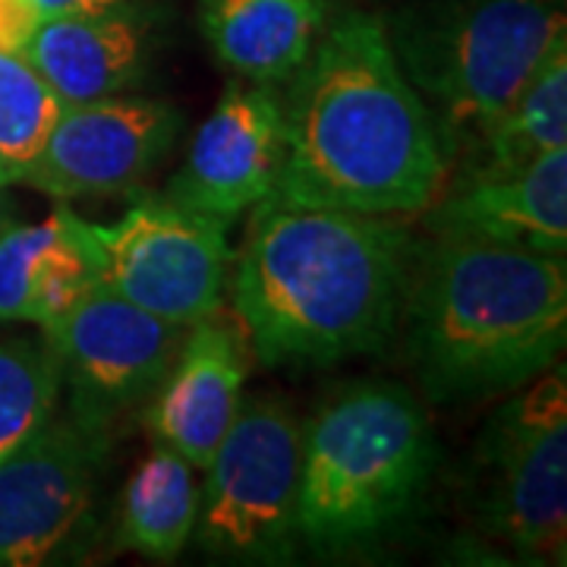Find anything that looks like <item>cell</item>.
Returning <instances> with one entry per match:
<instances>
[{
    "label": "cell",
    "instance_id": "cell-16",
    "mask_svg": "<svg viewBox=\"0 0 567 567\" xmlns=\"http://www.w3.org/2000/svg\"><path fill=\"white\" fill-rule=\"evenodd\" d=\"M95 284L85 227L66 205L41 221L13 218L0 230V324L48 328Z\"/></svg>",
    "mask_w": 567,
    "mask_h": 567
},
{
    "label": "cell",
    "instance_id": "cell-22",
    "mask_svg": "<svg viewBox=\"0 0 567 567\" xmlns=\"http://www.w3.org/2000/svg\"><path fill=\"white\" fill-rule=\"evenodd\" d=\"M35 0H0V51L22 54L41 25Z\"/></svg>",
    "mask_w": 567,
    "mask_h": 567
},
{
    "label": "cell",
    "instance_id": "cell-9",
    "mask_svg": "<svg viewBox=\"0 0 567 567\" xmlns=\"http://www.w3.org/2000/svg\"><path fill=\"white\" fill-rule=\"evenodd\" d=\"M44 331L61 357L66 413L107 435L155 394L186 334L99 284Z\"/></svg>",
    "mask_w": 567,
    "mask_h": 567
},
{
    "label": "cell",
    "instance_id": "cell-25",
    "mask_svg": "<svg viewBox=\"0 0 567 567\" xmlns=\"http://www.w3.org/2000/svg\"><path fill=\"white\" fill-rule=\"evenodd\" d=\"M10 183H22L20 171L13 167V164L7 162L3 155H0V186H10Z\"/></svg>",
    "mask_w": 567,
    "mask_h": 567
},
{
    "label": "cell",
    "instance_id": "cell-13",
    "mask_svg": "<svg viewBox=\"0 0 567 567\" xmlns=\"http://www.w3.org/2000/svg\"><path fill=\"white\" fill-rule=\"evenodd\" d=\"M246 375L249 344L240 328L218 316L189 324L162 385L140 406L142 429L203 470L240 413Z\"/></svg>",
    "mask_w": 567,
    "mask_h": 567
},
{
    "label": "cell",
    "instance_id": "cell-19",
    "mask_svg": "<svg viewBox=\"0 0 567 567\" xmlns=\"http://www.w3.org/2000/svg\"><path fill=\"white\" fill-rule=\"evenodd\" d=\"M567 148V39L536 66L520 95L451 171H511Z\"/></svg>",
    "mask_w": 567,
    "mask_h": 567
},
{
    "label": "cell",
    "instance_id": "cell-20",
    "mask_svg": "<svg viewBox=\"0 0 567 567\" xmlns=\"http://www.w3.org/2000/svg\"><path fill=\"white\" fill-rule=\"evenodd\" d=\"M61 394V357L44 328L0 334V461L58 413Z\"/></svg>",
    "mask_w": 567,
    "mask_h": 567
},
{
    "label": "cell",
    "instance_id": "cell-2",
    "mask_svg": "<svg viewBox=\"0 0 567 567\" xmlns=\"http://www.w3.org/2000/svg\"><path fill=\"white\" fill-rule=\"evenodd\" d=\"M416 240L398 218L262 199L252 208L234 309L265 365H334L398 334Z\"/></svg>",
    "mask_w": 567,
    "mask_h": 567
},
{
    "label": "cell",
    "instance_id": "cell-23",
    "mask_svg": "<svg viewBox=\"0 0 567 567\" xmlns=\"http://www.w3.org/2000/svg\"><path fill=\"white\" fill-rule=\"evenodd\" d=\"M117 3L126 0H35L39 13L44 20H54V17H82V13H102L111 10Z\"/></svg>",
    "mask_w": 567,
    "mask_h": 567
},
{
    "label": "cell",
    "instance_id": "cell-18",
    "mask_svg": "<svg viewBox=\"0 0 567 567\" xmlns=\"http://www.w3.org/2000/svg\"><path fill=\"white\" fill-rule=\"evenodd\" d=\"M199 514L196 466L155 445L130 473L121 495L114 546L148 561L181 558Z\"/></svg>",
    "mask_w": 567,
    "mask_h": 567
},
{
    "label": "cell",
    "instance_id": "cell-6",
    "mask_svg": "<svg viewBox=\"0 0 567 567\" xmlns=\"http://www.w3.org/2000/svg\"><path fill=\"white\" fill-rule=\"evenodd\" d=\"M473 445L466 505L492 543L529 565L567 555V379L558 360L517 388Z\"/></svg>",
    "mask_w": 567,
    "mask_h": 567
},
{
    "label": "cell",
    "instance_id": "cell-10",
    "mask_svg": "<svg viewBox=\"0 0 567 567\" xmlns=\"http://www.w3.org/2000/svg\"><path fill=\"white\" fill-rule=\"evenodd\" d=\"M107 439L54 413L0 461V567L48 565L80 539Z\"/></svg>",
    "mask_w": 567,
    "mask_h": 567
},
{
    "label": "cell",
    "instance_id": "cell-4",
    "mask_svg": "<svg viewBox=\"0 0 567 567\" xmlns=\"http://www.w3.org/2000/svg\"><path fill=\"white\" fill-rule=\"evenodd\" d=\"M435 470L423 404L391 382H357L324 401L300 432L297 548L357 561L394 539Z\"/></svg>",
    "mask_w": 567,
    "mask_h": 567
},
{
    "label": "cell",
    "instance_id": "cell-17",
    "mask_svg": "<svg viewBox=\"0 0 567 567\" xmlns=\"http://www.w3.org/2000/svg\"><path fill=\"white\" fill-rule=\"evenodd\" d=\"M324 20V0H199L208 48L256 85L281 89L303 66Z\"/></svg>",
    "mask_w": 567,
    "mask_h": 567
},
{
    "label": "cell",
    "instance_id": "cell-1",
    "mask_svg": "<svg viewBox=\"0 0 567 567\" xmlns=\"http://www.w3.org/2000/svg\"><path fill=\"white\" fill-rule=\"evenodd\" d=\"M284 85V158L268 199L401 218L439 196L447 174L439 133L379 13L324 20Z\"/></svg>",
    "mask_w": 567,
    "mask_h": 567
},
{
    "label": "cell",
    "instance_id": "cell-7",
    "mask_svg": "<svg viewBox=\"0 0 567 567\" xmlns=\"http://www.w3.org/2000/svg\"><path fill=\"white\" fill-rule=\"evenodd\" d=\"M300 432L290 404L259 391L240 404L203 466L193 539L224 565H287L297 548Z\"/></svg>",
    "mask_w": 567,
    "mask_h": 567
},
{
    "label": "cell",
    "instance_id": "cell-3",
    "mask_svg": "<svg viewBox=\"0 0 567 567\" xmlns=\"http://www.w3.org/2000/svg\"><path fill=\"white\" fill-rule=\"evenodd\" d=\"M398 328L425 398L447 404L517 391L565 353V256L432 234V244H416Z\"/></svg>",
    "mask_w": 567,
    "mask_h": 567
},
{
    "label": "cell",
    "instance_id": "cell-15",
    "mask_svg": "<svg viewBox=\"0 0 567 567\" xmlns=\"http://www.w3.org/2000/svg\"><path fill=\"white\" fill-rule=\"evenodd\" d=\"M164 20L162 7L148 0H126L102 13L54 17L41 20L22 54L63 104L114 99L145 80Z\"/></svg>",
    "mask_w": 567,
    "mask_h": 567
},
{
    "label": "cell",
    "instance_id": "cell-11",
    "mask_svg": "<svg viewBox=\"0 0 567 567\" xmlns=\"http://www.w3.org/2000/svg\"><path fill=\"white\" fill-rule=\"evenodd\" d=\"M183 114L142 95L63 104L22 183L61 203L133 193L171 155Z\"/></svg>",
    "mask_w": 567,
    "mask_h": 567
},
{
    "label": "cell",
    "instance_id": "cell-14",
    "mask_svg": "<svg viewBox=\"0 0 567 567\" xmlns=\"http://www.w3.org/2000/svg\"><path fill=\"white\" fill-rule=\"evenodd\" d=\"M429 234L567 252V148L511 171H451L429 203Z\"/></svg>",
    "mask_w": 567,
    "mask_h": 567
},
{
    "label": "cell",
    "instance_id": "cell-12",
    "mask_svg": "<svg viewBox=\"0 0 567 567\" xmlns=\"http://www.w3.org/2000/svg\"><path fill=\"white\" fill-rule=\"evenodd\" d=\"M284 158L278 85L230 82L196 130L186 162L167 183V203L215 218L224 227L271 196Z\"/></svg>",
    "mask_w": 567,
    "mask_h": 567
},
{
    "label": "cell",
    "instance_id": "cell-21",
    "mask_svg": "<svg viewBox=\"0 0 567 567\" xmlns=\"http://www.w3.org/2000/svg\"><path fill=\"white\" fill-rule=\"evenodd\" d=\"M61 111V95L25 54L0 51V155L20 171V177L39 158Z\"/></svg>",
    "mask_w": 567,
    "mask_h": 567
},
{
    "label": "cell",
    "instance_id": "cell-24",
    "mask_svg": "<svg viewBox=\"0 0 567 567\" xmlns=\"http://www.w3.org/2000/svg\"><path fill=\"white\" fill-rule=\"evenodd\" d=\"M13 215H17V205H13V199H10L7 186H0V230L13 221Z\"/></svg>",
    "mask_w": 567,
    "mask_h": 567
},
{
    "label": "cell",
    "instance_id": "cell-8",
    "mask_svg": "<svg viewBox=\"0 0 567 567\" xmlns=\"http://www.w3.org/2000/svg\"><path fill=\"white\" fill-rule=\"evenodd\" d=\"M82 227L99 287L183 328L221 312L230 259L221 221L142 196L117 221Z\"/></svg>",
    "mask_w": 567,
    "mask_h": 567
},
{
    "label": "cell",
    "instance_id": "cell-5",
    "mask_svg": "<svg viewBox=\"0 0 567 567\" xmlns=\"http://www.w3.org/2000/svg\"><path fill=\"white\" fill-rule=\"evenodd\" d=\"M385 29L429 107L445 167L486 136L548 51L567 39L561 0H413Z\"/></svg>",
    "mask_w": 567,
    "mask_h": 567
}]
</instances>
